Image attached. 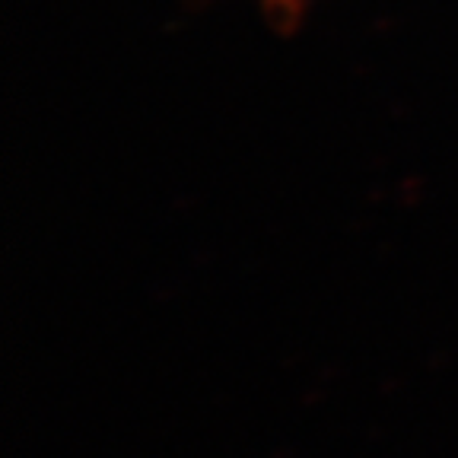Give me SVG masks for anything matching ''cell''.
Here are the masks:
<instances>
[{"label": "cell", "mask_w": 458, "mask_h": 458, "mask_svg": "<svg viewBox=\"0 0 458 458\" xmlns=\"http://www.w3.org/2000/svg\"><path fill=\"white\" fill-rule=\"evenodd\" d=\"M284 4H286V0H284Z\"/></svg>", "instance_id": "6da1fadb"}]
</instances>
